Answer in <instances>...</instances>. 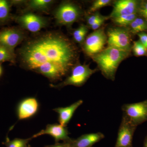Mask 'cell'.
Returning a JSON list of instances; mask_svg holds the SVG:
<instances>
[{"mask_svg":"<svg viewBox=\"0 0 147 147\" xmlns=\"http://www.w3.org/2000/svg\"><path fill=\"white\" fill-rule=\"evenodd\" d=\"M130 32L138 34L147 30V21L144 18L137 17L129 25Z\"/></svg>","mask_w":147,"mask_h":147,"instance_id":"obj_19","label":"cell"},{"mask_svg":"<svg viewBox=\"0 0 147 147\" xmlns=\"http://www.w3.org/2000/svg\"><path fill=\"white\" fill-rule=\"evenodd\" d=\"M105 138V135L100 132L83 134L69 142L71 147H93L95 144Z\"/></svg>","mask_w":147,"mask_h":147,"instance_id":"obj_14","label":"cell"},{"mask_svg":"<svg viewBox=\"0 0 147 147\" xmlns=\"http://www.w3.org/2000/svg\"><path fill=\"white\" fill-rule=\"evenodd\" d=\"M130 53L108 47L91 57L97 64L103 76L107 79L114 81L119 65L129 56Z\"/></svg>","mask_w":147,"mask_h":147,"instance_id":"obj_2","label":"cell"},{"mask_svg":"<svg viewBox=\"0 0 147 147\" xmlns=\"http://www.w3.org/2000/svg\"><path fill=\"white\" fill-rule=\"evenodd\" d=\"M106 34L108 47L130 53L132 45L129 28L125 27H112L108 29Z\"/></svg>","mask_w":147,"mask_h":147,"instance_id":"obj_3","label":"cell"},{"mask_svg":"<svg viewBox=\"0 0 147 147\" xmlns=\"http://www.w3.org/2000/svg\"><path fill=\"white\" fill-rule=\"evenodd\" d=\"M111 3V0H96L93 3L88 12L89 13L96 12L100 8L109 5Z\"/></svg>","mask_w":147,"mask_h":147,"instance_id":"obj_24","label":"cell"},{"mask_svg":"<svg viewBox=\"0 0 147 147\" xmlns=\"http://www.w3.org/2000/svg\"><path fill=\"white\" fill-rule=\"evenodd\" d=\"M39 104L36 98L30 97L21 101L18 106L17 114L20 120L29 118L36 114Z\"/></svg>","mask_w":147,"mask_h":147,"instance_id":"obj_13","label":"cell"},{"mask_svg":"<svg viewBox=\"0 0 147 147\" xmlns=\"http://www.w3.org/2000/svg\"><path fill=\"white\" fill-rule=\"evenodd\" d=\"M88 31V27L82 24L77 29L74 30L73 33L74 39L78 43H82L86 39V36Z\"/></svg>","mask_w":147,"mask_h":147,"instance_id":"obj_21","label":"cell"},{"mask_svg":"<svg viewBox=\"0 0 147 147\" xmlns=\"http://www.w3.org/2000/svg\"><path fill=\"white\" fill-rule=\"evenodd\" d=\"M143 147H147V135L145 138L144 141Z\"/></svg>","mask_w":147,"mask_h":147,"instance_id":"obj_30","label":"cell"},{"mask_svg":"<svg viewBox=\"0 0 147 147\" xmlns=\"http://www.w3.org/2000/svg\"><path fill=\"white\" fill-rule=\"evenodd\" d=\"M137 127L123 115L115 147H133V136Z\"/></svg>","mask_w":147,"mask_h":147,"instance_id":"obj_8","label":"cell"},{"mask_svg":"<svg viewBox=\"0 0 147 147\" xmlns=\"http://www.w3.org/2000/svg\"><path fill=\"white\" fill-rule=\"evenodd\" d=\"M131 49L136 57L147 56V50L139 40L134 41Z\"/></svg>","mask_w":147,"mask_h":147,"instance_id":"obj_23","label":"cell"},{"mask_svg":"<svg viewBox=\"0 0 147 147\" xmlns=\"http://www.w3.org/2000/svg\"><path fill=\"white\" fill-rule=\"evenodd\" d=\"M137 35L139 37V41L147 50V34L143 32L137 34Z\"/></svg>","mask_w":147,"mask_h":147,"instance_id":"obj_28","label":"cell"},{"mask_svg":"<svg viewBox=\"0 0 147 147\" xmlns=\"http://www.w3.org/2000/svg\"></svg>","mask_w":147,"mask_h":147,"instance_id":"obj_34","label":"cell"},{"mask_svg":"<svg viewBox=\"0 0 147 147\" xmlns=\"http://www.w3.org/2000/svg\"><path fill=\"white\" fill-rule=\"evenodd\" d=\"M16 55L14 51L3 46H0V63L4 62H9L14 63Z\"/></svg>","mask_w":147,"mask_h":147,"instance_id":"obj_20","label":"cell"},{"mask_svg":"<svg viewBox=\"0 0 147 147\" xmlns=\"http://www.w3.org/2000/svg\"><path fill=\"white\" fill-rule=\"evenodd\" d=\"M69 143L63 142V143H56L55 144L49 145V146H46L45 147H69Z\"/></svg>","mask_w":147,"mask_h":147,"instance_id":"obj_29","label":"cell"},{"mask_svg":"<svg viewBox=\"0 0 147 147\" xmlns=\"http://www.w3.org/2000/svg\"><path fill=\"white\" fill-rule=\"evenodd\" d=\"M83 103V100H79L67 107H60L54 109L53 110L59 114L60 124L65 127L67 126L76 110Z\"/></svg>","mask_w":147,"mask_h":147,"instance_id":"obj_15","label":"cell"},{"mask_svg":"<svg viewBox=\"0 0 147 147\" xmlns=\"http://www.w3.org/2000/svg\"><path fill=\"white\" fill-rule=\"evenodd\" d=\"M16 21L22 28L32 32H37L47 25L46 19L42 16L28 13L17 17Z\"/></svg>","mask_w":147,"mask_h":147,"instance_id":"obj_10","label":"cell"},{"mask_svg":"<svg viewBox=\"0 0 147 147\" xmlns=\"http://www.w3.org/2000/svg\"><path fill=\"white\" fill-rule=\"evenodd\" d=\"M137 17V13H134L129 15H122L111 18L117 26L127 28Z\"/></svg>","mask_w":147,"mask_h":147,"instance_id":"obj_18","label":"cell"},{"mask_svg":"<svg viewBox=\"0 0 147 147\" xmlns=\"http://www.w3.org/2000/svg\"><path fill=\"white\" fill-rule=\"evenodd\" d=\"M140 2L135 0H119L115 2L110 18L137 13Z\"/></svg>","mask_w":147,"mask_h":147,"instance_id":"obj_12","label":"cell"},{"mask_svg":"<svg viewBox=\"0 0 147 147\" xmlns=\"http://www.w3.org/2000/svg\"><path fill=\"white\" fill-rule=\"evenodd\" d=\"M21 30L16 28H6L0 30V46L14 51V48L24 39Z\"/></svg>","mask_w":147,"mask_h":147,"instance_id":"obj_9","label":"cell"},{"mask_svg":"<svg viewBox=\"0 0 147 147\" xmlns=\"http://www.w3.org/2000/svg\"><path fill=\"white\" fill-rule=\"evenodd\" d=\"M53 2L52 0H32L28 2V7L29 9L32 10L45 11Z\"/></svg>","mask_w":147,"mask_h":147,"instance_id":"obj_17","label":"cell"},{"mask_svg":"<svg viewBox=\"0 0 147 147\" xmlns=\"http://www.w3.org/2000/svg\"><path fill=\"white\" fill-rule=\"evenodd\" d=\"M109 18H110V16H102V17L98 19L94 24L92 25L90 27L91 28L92 30H96L100 28V27L103 25L105 21L108 20Z\"/></svg>","mask_w":147,"mask_h":147,"instance_id":"obj_27","label":"cell"},{"mask_svg":"<svg viewBox=\"0 0 147 147\" xmlns=\"http://www.w3.org/2000/svg\"><path fill=\"white\" fill-rule=\"evenodd\" d=\"M69 131L66 127L63 126L60 124H48L45 129H42L38 133L34 134L32 138H36L41 135L48 134L54 138L56 143L60 141L65 143H69L72 139L69 136Z\"/></svg>","mask_w":147,"mask_h":147,"instance_id":"obj_11","label":"cell"},{"mask_svg":"<svg viewBox=\"0 0 147 147\" xmlns=\"http://www.w3.org/2000/svg\"><path fill=\"white\" fill-rule=\"evenodd\" d=\"M69 147H70V144H69Z\"/></svg>","mask_w":147,"mask_h":147,"instance_id":"obj_32","label":"cell"},{"mask_svg":"<svg viewBox=\"0 0 147 147\" xmlns=\"http://www.w3.org/2000/svg\"><path fill=\"white\" fill-rule=\"evenodd\" d=\"M11 3L6 0H0V25L4 24L10 18Z\"/></svg>","mask_w":147,"mask_h":147,"instance_id":"obj_16","label":"cell"},{"mask_svg":"<svg viewBox=\"0 0 147 147\" xmlns=\"http://www.w3.org/2000/svg\"><path fill=\"white\" fill-rule=\"evenodd\" d=\"M32 139L31 137L25 139L16 138L12 140L7 139L4 144L6 147H30L28 143Z\"/></svg>","mask_w":147,"mask_h":147,"instance_id":"obj_22","label":"cell"},{"mask_svg":"<svg viewBox=\"0 0 147 147\" xmlns=\"http://www.w3.org/2000/svg\"><path fill=\"white\" fill-rule=\"evenodd\" d=\"M2 67L1 66V65H0V76L1 75L2 73Z\"/></svg>","mask_w":147,"mask_h":147,"instance_id":"obj_31","label":"cell"},{"mask_svg":"<svg viewBox=\"0 0 147 147\" xmlns=\"http://www.w3.org/2000/svg\"><path fill=\"white\" fill-rule=\"evenodd\" d=\"M121 109L123 115L136 126L147 121V99L140 102L123 104Z\"/></svg>","mask_w":147,"mask_h":147,"instance_id":"obj_7","label":"cell"},{"mask_svg":"<svg viewBox=\"0 0 147 147\" xmlns=\"http://www.w3.org/2000/svg\"><path fill=\"white\" fill-rule=\"evenodd\" d=\"M102 16L99 12L96 11L94 14H92L87 18V22L88 25L90 27L94 24L98 19L102 17Z\"/></svg>","mask_w":147,"mask_h":147,"instance_id":"obj_26","label":"cell"},{"mask_svg":"<svg viewBox=\"0 0 147 147\" xmlns=\"http://www.w3.org/2000/svg\"><path fill=\"white\" fill-rule=\"evenodd\" d=\"M137 13L147 21V1L140 2Z\"/></svg>","mask_w":147,"mask_h":147,"instance_id":"obj_25","label":"cell"},{"mask_svg":"<svg viewBox=\"0 0 147 147\" xmlns=\"http://www.w3.org/2000/svg\"><path fill=\"white\" fill-rule=\"evenodd\" d=\"M97 70L90 68L89 65L77 64L71 69V74L64 81L58 85L52 84L51 86L58 88L67 86H82Z\"/></svg>","mask_w":147,"mask_h":147,"instance_id":"obj_4","label":"cell"},{"mask_svg":"<svg viewBox=\"0 0 147 147\" xmlns=\"http://www.w3.org/2000/svg\"><path fill=\"white\" fill-rule=\"evenodd\" d=\"M19 54L24 67L55 82L71 70L77 63L79 54L76 46L67 37L49 32L26 42Z\"/></svg>","mask_w":147,"mask_h":147,"instance_id":"obj_1","label":"cell"},{"mask_svg":"<svg viewBox=\"0 0 147 147\" xmlns=\"http://www.w3.org/2000/svg\"><path fill=\"white\" fill-rule=\"evenodd\" d=\"M30 147H31L30 146Z\"/></svg>","mask_w":147,"mask_h":147,"instance_id":"obj_33","label":"cell"},{"mask_svg":"<svg viewBox=\"0 0 147 147\" xmlns=\"http://www.w3.org/2000/svg\"><path fill=\"white\" fill-rule=\"evenodd\" d=\"M82 13L79 6L70 2H65L56 9L55 17L57 24L69 26L79 20Z\"/></svg>","mask_w":147,"mask_h":147,"instance_id":"obj_5","label":"cell"},{"mask_svg":"<svg viewBox=\"0 0 147 147\" xmlns=\"http://www.w3.org/2000/svg\"><path fill=\"white\" fill-rule=\"evenodd\" d=\"M107 42V34L104 28H100L86 38L83 43V50L87 55L91 57L104 50Z\"/></svg>","mask_w":147,"mask_h":147,"instance_id":"obj_6","label":"cell"}]
</instances>
